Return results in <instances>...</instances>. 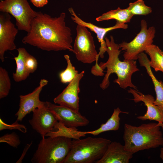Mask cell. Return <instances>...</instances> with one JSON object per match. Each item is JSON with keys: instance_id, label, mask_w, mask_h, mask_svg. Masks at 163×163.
Masks as SVG:
<instances>
[{"instance_id": "cb8c5ba5", "label": "cell", "mask_w": 163, "mask_h": 163, "mask_svg": "<svg viewBox=\"0 0 163 163\" xmlns=\"http://www.w3.org/2000/svg\"><path fill=\"white\" fill-rule=\"evenodd\" d=\"M11 84L8 72L0 67V99L6 97L11 89Z\"/></svg>"}, {"instance_id": "4fadbf2b", "label": "cell", "mask_w": 163, "mask_h": 163, "mask_svg": "<svg viewBox=\"0 0 163 163\" xmlns=\"http://www.w3.org/2000/svg\"><path fill=\"white\" fill-rule=\"evenodd\" d=\"M84 73V71H83L78 73L62 91L54 99L53 102L55 104L79 112V84Z\"/></svg>"}, {"instance_id": "8992f818", "label": "cell", "mask_w": 163, "mask_h": 163, "mask_svg": "<svg viewBox=\"0 0 163 163\" xmlns=\"http://www.w3.org/2000/svg\"><path fill=\"white\" fill-rule=\"evenodd\" d=\"M0 11L12 15L18 30L27 32L30 31L32 21L38 13L32 9L27 0H2Z\"/></svg>"}, {"instance_id": "d4e9b609", "label": "cell", "mask_w": 163, "mask_h": 163, "mask_svg": "<svg viewBox=\"0 0 163 163\" xmlns=\"http://www.w3.org/2000/svg\"><path fill=\"white\" fill-rule=\"evenodd\" d=\"M133 15H146L152 12L151 8L146 5L143 0H137L130 3L127 8Z\"/></svg>"}, {"instance_id": "4316f807", "label": "cell", "mask_w": 163, "mask_h": 163, "mask_svg": "<svg viewBox=\"0 0 163 163\" xmlns=\"http://www.w3.org/2000/svg\"><path fill=\"white\" fill-rule=\"evenodd\" d=\"M17 120L13 123L9 124L5 123L0 119V131L5 129L9 130L17 129L24 133L27 132V129L26 126L23 124H20Z\"/></svg>"}, {"instance_id": "f1b7e54d", "label": "cell", "mask_w": 163, "mask_h": 163, "mask_svg": "<svg viewBox=\"0 0 163 163\" xmlns=\"http://www.w3.org/2000/svg\"><path fill=\"white\" fill-rule=\"evenodd\" d=\"M98 60H96L95 65L93 66L91 72L93 75L97 76H102L104 75V70L99 66L98 63Z\"/></svg>"}, {"instance_id": "7a4b0ae2", "label": "cell", "mask_w": 163, "mask_h": 163, "mask_svg": "<svg viewBox=\"0 0 163 163\" xmlns=\"http://www.w3.org/2000/svg\"><path fill=\"white\" fill-rule=\"evenodd\" d=\"M107 46V52L108 58L105 62H101L99 65L104 70L107 69V72L101 82L100 87L103 90L107 89L109 86V78L112 73H115L117 78L114 82L118 84L123 89L128 87L137 90V87L132 83L131 77L133 74L139 71L137 68L136 60L120 61L119 58L121 52L119 44L115 43L112 36L110 39L107 37L104 38Z\"/></svg>"}, {"instance_id": "ba28073f", "label": "cell", "mask_w": 163, "mask_h": 163, "mask_svg": "<svg viewBox=\"0 0 163 163\" xmlns=\"http://www.w3.org/2000/svg\"><path fill=\"white\" fill-rule=\"evenodd\" d=\"M76 36L73 48L77 60L84 63L90 64L99 59L94 38L87 28L77 24Z\"/></svg>"}, {"instance_id": "3957f363", "label": "cell", "mask_w": 163, "mask_h": 163, "mask_svg": "<svg viewBox=\"0 0 163 163\" xmlns=\"http://www.w3.org/2000/svg\"><path fill=\"white\" fill-rule=\"evenodd\" d=\"M158 123L151 122L139 126L125 123L123 139L124 148L133 154L163 146V133Z\"/></svg>"}, {"instance_id": "1f68e13d", "label": "cell", "mask_w": 163, "mask_h": 163, "mask_svg": "<svg viewBox=\"0 0 163 163\" xmlns=\"http://www.w3.org/2000/svg\"><path fill=\"white\" fill-rule=\"evenodd\" d=\"M159 125L161 127L162 129V132L163 133V123L161 122L158 123ZM160 157L163 161V148H161L160 149Z\"/></svg>"}, {"instance_id": "e0dca14e", "label": "cell", "mask_w": 163, "mask_h": 163, "mask_svg": "<svg viewBox=\"0 0 163 163\" xmlns=\"http://www.w3.org/2000/svg\"><path fill=\"white\" fill-rule=\"evenodd\" d=\"M138 59L140 66L145 68L153 84L156 94L154 103L163 110V82L158 81L154 75L149 65V60L145 53L143 52L139 54Z\"/></svg>"}, {"instance_id": "ffe728a7", "label": "cell", "mask_w": 163, "mask_h": 163, "mask_svg": "<svg viewBox=\"0 0 163 163\" xmlns=\"http://www.w3.org/2000/svg\"><path fill=\"white\" fill-rule=\"evenodd\" d=\"M55 129L47 134L46 136L54 137H64L72 139H78L81 137L85 136L86 131H79L76 128L66 126L58 121L55 126Z\"/></svg>"}, {"instance_id": "277c9868", "label": "cell", "mask_w": 163, "mask_h": 163, "mask_svg": "<svg viewBox=\"0 0 163 163\" xmlns=\"http://www.w3.org/2000/svg\"><path fill=\"white\" fill-rule=\"evenodd\" d=\"M111 142L102 137L72 139L70 149L63 163H96L103 157Z\"/></svg>"}, {"instance_id": "44dd1931", "label": "cell", "mask_w": 163, "mask_h": 163, "mask_svg": "<svg viewBox=\"0 0 163 163\" xmlns=\"http://www.w3.org/2000/svg\"><path fill=\"white\" fill-rule=\"evenodd\" d=\"M134 15L128 10L127 8L124 9L118 8L114 10H110L103 13L96 18V20L98 22L115 19L117 21L123 23L129 22Z\"/></svg>"}, {"instance_id": "52a82bcc", "label": "cell", "mask_w": 163, "mask_h": 163, "mask_svg": "<svg viewBox=\"0 0 163 163\" xmlns=\"http://www.w3.org/2000/svg\"><path fill=\"white\" fill-rule=\"evenodd\" d=\"M141 29L139 32L129 43L123 42L119 44L121 50L125 51L124 60H136L141 53L145 51L147 47L152 44L155 33L154 27L147 28L146 21L141 22Z\"/></svg>"}, {"instance_id": "8fae6325", "label": "cell", "mask_w": 163, "mask_h": 163, "mask_svg": "<svg viewBox=\"0 0 163 163\" xmlns=\"http://www.w3.org/2000/svg\"><path fill=\"white\" fill-rule=\"evenodd\" d=\"M33 113L32 117L29 120V124L42 138L45 137L48 133L54 131L58 121L45 104L43 106L34 110Z\"/></svg>"}, {"instance_id": "d6986e66", "label": "cell", "mask_w": 163, "mask_h": 163, "mask_svg": "<svg viewBox=\"0 0 163 163\" xmlns=\"http://www.w3.org/2000/svg\"><path fill=\"white\" fill-rule=\"evenodd\" d=\"M121 113H128L127 112L122 111L119 107L114 109L111 117L105 123H102L96 130L86 131V134H91L95 136L105 132L118 130L120 126V119L119 115Z\"/></svg>"}, {"instance_id": "f546056e", "label": "cell", "mask_w": 163, "mask_h": 163, "mask_svg": "<svg viewBox=\"0 0 163 163\" xmlns=\"http://www.w3.org/2000/svg\"><path fill=\"white\" fill-rule=\"evenodd\" d=\"M32 4L35 6L40 8L46 5L48 0H30Z\"/></svg>"}, {"instance_id": "7402d4cb", "label": "cell", "mask_w": 163, "mask_h": 163, "mask_svg": "<svg viewBox=\"0 0 163 163\" xmlns=\"http://www.w3.org/2000/svg\"><path fill=\"white\" fill-rule=\"evenodd\" d=\"M145 53L150 56L149 63L156 72L163 73V52L157 46L152 44L148 46Z\"/></svg>"}, {"instance_id": "5b68a950", "label": "cell", "mask_w": 163, "mask_h": 163, "mask_svg": "<svg viewBox=\"0 0 163 163\" xmlns=\"http://www.w3.org/2000/svg\"><path fill=\"white\" fill-rule=\"evenodd\" d=\"M72 139L62 137L42 138L31 161L33 163H63L71 148Z\"/></svg>"}, {"instance_id": "9c48e42d", "label": "cell", "mask_w": 163, "mask_h": 163, "mask_svg": "<svg viewBox=\"0 0 163 163\" xmlns=\"http://www.w3.org/2000/svg\"><path fill=\"white\" fill-rule=\"evenodd\" d=\"M18 30L15 27L11 20L9 13H0V59L5 61V53L8 50L12 51L16 49L14 43L15 37Z\"/></svg>"}, {"instance_id": "484cf974", "label": "cell", "mask_w": 163, "mask_h": 163, "mask_svg": "<svg viewBox=\"0 0 163 163\" xmlns=\"http://www.w3.org/2000/svg\"><path fill=\"white\" fill-rule=\"evenodd\" d=\"M0 142H5L11 146L17 148L21 144L18 135L14 132L11 134H6L0 137Z\"/></svg>"}, {"instance_id": "30bf717a", "label": "cell", "mask_w": 163, "mask_h": 163, "mask_svg": "<svg viewBox=\"0 0 163 163\" xmlns=\"http://www.w3.org/2000/svg\"><path fill=\"white\" fill-rule=\"evenodd\" d=\"M45 105L54 115L57 120L66 126L76 128L86 126L89 123V120L79 112L48 101L45 102Z\"/></svg>"}, {"instance_id": "83f0119b", "label": "cell", "mask_w": 163, "mask_h": 163, "mask_svg": "<svg viewBox=\"0 0 163 163\" xmlns=\"http://www.w3.org/2000/svg\"><path fill=\"white\" fill-rule=\"evenodd\" d=\"M26 63L27 69L30 73L34 72L37 69L38 62L36 59L29 53L26 58Z\"/></svg>"}, {"instance_id": "603a6c76", "label": "cell", "mask_w": 163, "mask_h": 163, "mask_svg": "<svg viewBox=\"0 0 163 163\" xmlns=\"http://www.w3.org/2000/svg\"><path fill=\"white\" fill-rule=\"evenodd\" d=\"M64 58L66 61L67 66L64 70L59 73V77L61 82L63 83L71 82L78 74V71L76 70L71 62L69 56L65 55Z\"/></svg>"}, {"instance_id": "ac0fdd59", "label": "cell", "mask_w": 163, "mask_h": 163, "mask_svg": "<svg viewBox=\"0 0 163 163\" xmlns=\"http://www.w3.org/2000/svg\"><path fill=\"white\" fill-rule=\"evenodd\" d=\"M17 50L18 55L14 57L16 68L15 72L13 73V78L15 82H19L26 79L30 73L27 69L26 63V58L28 53L23 47H19Z\"/></svg>"}, {"instance_id": "4dcf8cb0", "label": "cell", "mask_w": 163, "mask_h": 163, "mask_svg": "<svg viewBox=\"0 0 163 163\" xmlns=\"http://www.w3.org/2000/svg\"><path fill=\"white\" fill-rule=\"evenodd\" d=\"M32 143V142H31L30 144H27L26 145L25 148H24V149L23 153L22 154L20 158L17 161L16 163H21L22 162V160L24 158L25 155L26 154V153H27V151L28 150L30 147V146Z\"/></svg>"}, {"instance_id": "6da1fadb", "label": "cell", "mask_w": 163, "mask_h": 163, "mask_svg": "<svg viewBox=\"0 0 163 163\" xmlns=\"http://www.w3.org/2000/svg\"><path fill=\"white\" fill-rule=\"evenodd\" d=\"M66 14L62 12L53 17L38 12L32 21L30 31L22 42L47 51L68 50L73 53L71 30L66 26Z\"/></svg>"}, {"instance_id": "9a60e30c", "label": "cell", "mask_w": 163, "mask_h": 163, "mask_svg": "<svg viewBox=\"0 0 163 163\" xmlns=\"http://www.w3.org/2000/svg\"><path fill=\"white\" fill-rule=\"evenodd\" d=\"M128 92L133 96V100L135 103L142 101L147 107L146 113L143 116H139L137 118L142 121L154 120L163 123V110L154 103L155 99L151 95L144 94L137 90L130 88Z\"/></svg>"}, {"instance_id": "2e32d148", "label": "cell", "mask_w": 163, "mask_h": 163, "mask_svg": "<svg viewBox=\"0 0 163 163\" xmlns=\"http://www.w3.org/2000/svg\"><path fill=\"white\" fill-rule=\"evenodd\" d=\"M134 154L119 142H111L103 157L96 163H128Z\"/></svg>"}, {"instance_id": "5bb4252c", "label": "cell", "mask_w": 163, "mask_h": 163, "mask_svg": "<svg viewBox=\"0 0 163 163\" xmlns=\"http://www.w3.org/2000/svg\"><path fill=\"white\" fill-rule=\"evenodd\" d=\"M68 10L71 15V18L77 24L89 28L91 30L95 33L96 34L101 46L98 55L101 58L104 57V54L106 52L107 46L105 40V36L109 31L117 29H126L128 27L127 24H124L117 21L116 24L113 26L107 27H101L94 24L84 21L80 18L76 14L73 8L70 7Z\"/></svg>"}, {"instance_id": "7c38bea8", "label": "cell", "mask_w": 163, "mask_h": 163, "mask_svg": "<svg viewBox=\"0 0 163 163\" xmlns=\"http://www.w3.org/2000/svg\"><path fill=\"white\" fill-rule=\"evenodd\" d=\"M48 82L46 79H41L39 85L32 92L20 96L19 109L15 114L17 121H21L27 114L33 112L35 109L44 105L45 102L41 101L39 96L43 88L47 84Z\"/></svg>"}]
</instances>
